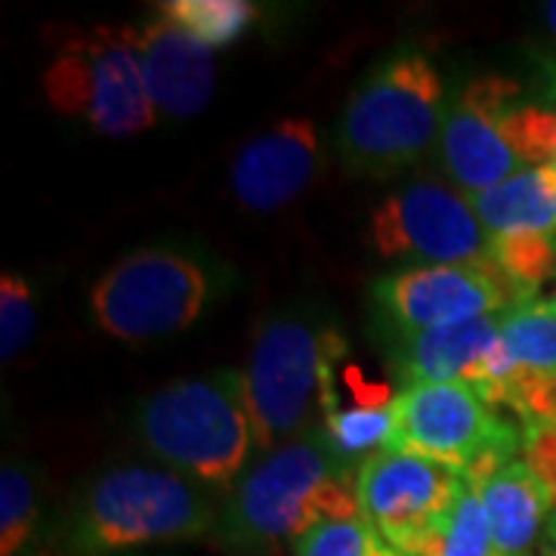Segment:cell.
<instances>
[{"label":"cell","mask_w":556,"mask_h":556,"mask_svg":"<svg viewBox=\"0 0 556 556\" xmlns=\"http://www.w3.org/2000/svg\"><path fill=\"white\" fill-rule=\"evenodd\" d=\"M219 507L211 489L170 467L118 464L87 482L62 526V544L75 556H118L199 541L217 532Z\"/></svg>","instance_id":"3957f363"},{"label":"cell","mask_w":556,"mask_h":556,"mask_svg":"<svg viewBox=\"0 0 556 556\" xmlns=\"http://www.w3.org/2000/svg\"><path fill=\"white\" fill-rule=\"evenodd\" d=\"M396 399L380 405H331L321 415V433L334 455L346 464L362 467V460L390 448L393 424H396Z\"/></svg>","instance_id":"ac0fdd59"},{"label":"cell","mask_w":556,"mask_h":556,"mask_svg":"<svg viewBox=\"0 0 556 556\" xmlns=\"http://www.w3.org/2000/svg\"><path fill=\"white\" fill-rule=\"evenodd\" d=\"M134 433L161 467L229 495L257 452L244 375L219 368L164 387L137 405Z\"/></svg>","instance_id":"277c9868"},{"label":"cell","mask_w":556,"mask_h":556,"mask_svg":"<svg viewBox=\"0 0 556 556\" xmlns=\"http://www.w3.org/2000/svg\"><path fill=\"white\" fill-rule=\"evenodd\" d=\"M321 167V142L309 118H285L244 142L229 170L232 199L251 214H273L300 199Z\"/></svg>","instance_id":"4fadbf2b"},{"label":"cell","mask_w":556,"mask_h":556,"mask_svg":"<svg viewBox=\"0 0 556 556\" xmlns=\"http://www.w3.org/2000/svg\"><path fill=\"white\" fill-rule=\"evenodd\" d=\"M551 306H554V309H556V294H554V300H551Z\"/></svg>","instance_id":"4dcf8cb0"},{"label":"cell","mask_w":556,"mask_h":556,"mask_svg":"<svg viewBox=\"0 0 556 556\" xmlns=\"http://www.w3.org/2000/svg\"><path fill=\"white\" fill-rule=\"evenodd\" d=\"M482 229L497 236H556V164L526 167L492 189L467 195Z\"/></svg>","instance_id":"e0dca14e"},{"label":"cell","mask_w":556,"mask_h":556,"mask_svg":"<svg viewBox=\"0 0 556 556\" xmlns=\"http://www.w3.org/2000/svg\"><path fill=\"white\" fill-rule=\"evenodd\" d=\"M417 556H495L489 514L482 507L477 485L467 477L452 507L439 519L437 529L427 535Z\"/></svg>","instance_id":"ffe728a7"},{"label":"cell","mask_w":556,"mask_h":556,"mask_svg":"<svg viewBox=\"0 0 556 556\" xmlns=\"http://www.w3.org/2000/svg\"><path fill=\"white\" fill-rule=\"evenodd\" d=\"M482 507L492 526L495 556H529L535 541L544 535V522L551 514V497L532 477L526 460L517 457L501 467L495 477L477 485Z\"/></svg>","instance_id":"2e32d148"},{"label":"cell","mask_w":556,"mask_h":556,"mask_svg":"<svg viewBox=\"0 0 556 556\" xmlns=\"http://www.w3.org/2000/svg\"><path fill=\"white\" fill-rule=\"evenodd\" d=\"M501 350L514 368L556 375V309L544 300H526L501 313Z\"/></svg>","instance_id":"d6986e66"},{"label":"cell","mask_w":556,"mask_h":556,"mask_svg":"<svg viewBox=\"0 0 556 556\" xmlns=\"http://www.w3.org/2000/svg\"><path fill=\"white\" fill-rule=\"evenodd\" d=\"M501 358V313L439 325L420 334L393 338L390 362L402 390L415 383L464 380L482 390Z\"/></svg>","instance_id":"9a60e30c"},{"label":"cell","mask_w":556,"mask_h":556,"mask_svg":"<svg viewBox=\"0 0 556 556\" xmlns=\"http://www.w3.org/2000/svg\"><path fill=\"white\" fill-rule=\"evenodd\" d=\"M356 479V464L313 427L244 470L219 507L217 535L239 551H276L318 522L358 517Z\"/></svg>","instance_id":"6da1fadb"},{"label":"cell","mask_w":556,"mask_h":556,"mask_svg":"<svg viewBox=\"0 0 556 556\" xmlns=\"http://www.w3.org/2000/svg\"><path fill=\"white\" fill-rule=\"evenodd\" d=\"M43 93L60 115L87 121L102 137H134L159 121L130 28H93L62 40L43 72Z\"/></svg>","instance_id":"ba28073f"},{"label":"cell","mask_w":556,"mask_h":556,"mask_svg":"<svg viewBox=\"0 0 556 556\" xmlns=\"http://www.w3.org/2000/svg\"><path fill=\"white\" fill-rule=\"evenodd\" d=\"M541 556H556V547H541Z\"/></svg>","instance_id":"f546056e"},{"label":"cell","mask_w":556,"mask_h":556,"mask_svg":"<svg viewBox=\"0 0 556 556\" xmlns=\"http://www.w3.org/2000/svg\"><path fill=\"white\" fill-rule=\"evenodd\" d=\"M448 90L417 43H399L353 87L334 127L340 164L362 177H396L437 152Z\"/></svg>","instance_id":"7a4b0ae2"},{"label":"cell","mask_w":556,"mask_h":556,"mask_svg":"<svg viewBox=\"0 0 556 556\" xmlns=\"http://www.w3.org/2000/svg\"><path fill=\"white\" fill-rule=\"evenodd\" d=\"M130 38L155 112L174 121L195 118L217 87L214 50L161 13L130 28Z\"/></svg>","instance_id":"5bb4252c"},{"label":"cell","mask_w":556,"mask_h":556,"mask_svg":"<svg viewBox=\"0 0 556 556\" xmlns=\"http://www.w3.org/2000/svg\"><path fill=\"white\" fill-rule=\"evenodd\" d=\"M368 556H405L402 551H396L393 544H387L383 538L375 535V541H371V551H368Z\"/></svg>","instance_id":"f1b7e54d"},{"label":"cell","mask_w":556,"mask_h":556,"mask_svg":"<svg viewBox=\"0 0 556 556\" xmlns=\"http://www.w3.org/2000/svg\"><path fill=\"white\" fill-rule=\"evenodd\" d=\"M217 288L207 260L170 244H152L97 278L90 316L109 338L127 343L174 338L199 321Z\"/></svg>","instance_id":"8992f818"},{"label":"cell","mask_w":556,"mask_h":556,"mask_svg":"<svg viewBox=\"0 0 556 556\" xmlns=\"http://www.w3.org/2000/svg\"><path fill=\"white\" fill-rule=\"evenodd\" d=\"M38 473L22 457H7L0 467V556H22L38 532Z\"/></svg>","instance_id":"44dd1931"},{"label":"cell","mask_w":556,"mask_h":556,"mask_svg":"<svg viewBox=\"0 0 556 556\" xmlns=\"http://www.w3.org/2000/svg\"><path fill=\"white\" fill-rule=\"evenodd\" d=\"M526 102L547 105L532 84L510 75H479L448 93L433 159L457 192L479 195L526 170L504 130L507 115Z\"/></svg>","instance_id":"9c48e42d"},{"label":"cell","mask_w":556,"mask_h":556,"mask_svg":"<svg viewBox=\"0 0 556 556\" xmlns=\"http://www.w3.org/2000/svg\"><path fill=\"white\" fill-rule=\"evenodd\" d=\"M464 485V473L427 457L383 448L358 467V507L387 544L417 556Z\"/></svg>","instance_id":"7c38bea8"},{"label":"cell","mask_w":556,"mask_h":556,"mask_svg":"<svg viewBox=\"0 0 556 556\" xmlns=\"http://www.w3.org/2000/svg\"><path fill=\"white\" fill-rule=\"evenodd\" d=\"M522 460L551 497V510H556V427L522 430Z\"/></svg>","instance_id":"83f0119b"},{"label":"cell","mask_w":556,"mask_h":556,"mask_svg":"<svg viewBox=\"0 0 556 556\" xmlns=\"http://www.w3.org/2000/svg\"><path fill=\"white\" fill-rule=\"evenodd\" d=\"M529 56L535 65V90L551 105L556 100V0L538 7L529 35Z\"/></svg>","instance_id":"4316f807"},{"label":"cell","mask_w":556,"mask_h":556,"mask_svg":"<svg viewBox=\"0 0 556 556\" xmlns=\"http://www.w3.org/2000/svg\"><path fill=\"white\" fill-rule=\"evenodd\" d=\"M343 353L338 325L316 306H285L260 325L241 371L260 455L313 430Z\"/></svg>","instance_id":"5b68a950"},{"label":"cell","mask_w":556,"mask_h":556,"mask_svg":"<svg viewBox=\"0 0 556 556\" xmlns=\"http://www.w3.org/2000/svg\"><path fill=\"white\" fill-rule=\"evenodd\" d=\"M390 452L455 467L473 485L522 457V427L464 380L415 383L396 396Z\"/></svg>","instance_id":"52a82bcc"},{"label":"cell","mask_w":556,"mask_h":556,"mask_svg":"<svg viewBox=\"0 0 556 556\" xmlns=\"http://www.w3.org/2000/svg\"><path fill=\"white\" fill-rule=\"evenodd\" d=\"M375 526L368 519H328L294 541V556H368L375 541Z\"/></svg>","instance_id":"484cf974"},{"label":"cell","mask_w":556,"mask_h":556,"mask_svg":"<svg viewBox=\"0 0 556 556\" xmlns=\"http://www.w3.org/2000/svg\"><path fill=\"white\" fill-rule=\"evenodd\" d=\"M489 260L507 276L522 300H535L541 285L556 276V236H497Z\"/></svg>","instance_id":"603a6c76"},{"label":"cell","mask_w":556,"mask_h":556,"mask_svg":"<svg viewBox=\"0 0 556 556\" xmlns=\"http://www.w3.org/2000/svg\"><path fill=\"white\" fill-rule=\"evenodd\" d=\"M375 313L393 338L420 334L464 318L497 316L526 303L492 260L455 266H405L371 288Z\"/></svg>","instance_id":"8fae6325"},{"label":"cell","mask_w":556,"mask_h":556,"mask_svg":"<svg viewBox=\"0 0 556 556\" xmlns=\"http://www.w3.org/2000/svg\"><path fill=\"white\" fill-rule=\"evenodd\" d=\"M161 16L177 22L182 31L217 50L239 40L257 20V3L251 0H164Z\"/></svg>","instance_id":"7402d4cb"},{"label":"cell","mask_w":556,"mask_h":556,"mask_svg":"<svg viewBox=\"0 0 556 556\" xmlns=\"http://www.w3.org/2000/svg\"><path fill=\"white\" fill-rule=\"evenodd\" d=\"M38 328V300L22 273L0 278V358L13 362L31 343Z\"/></svg>","instance_id":"d4e9b609"},{"label":"cell","mask_w":556,"mask_h":556,"mask_svg":"<svg viewBox=\"0 0 556 556\" xmlns=\"http://www.w3.org/2000/svg\"><path fill=\"white\" fill-rule=\"evenodd\" d=\"M368 239L380 257L408 266H455L489 260L492 236L470 199L439 179H417L396 189L371 214Z\"/></svg>","instance_id":"30bf717a"},{"label":"cell","mask_w":556,"mask_h":556,"mask_svg":"<svg viewBox=\"0 0 556 556\" xmlns=\"http://www.w3.org/2000/svg\"><path fill=\"white\" fill-rule=\"evenodd\" d=\"M497 408L517 417L522 430L556 427V375L514 368L504 390H501Z\"/></svg>","instance_id":"cb8c5ba5"}]
</instances>
